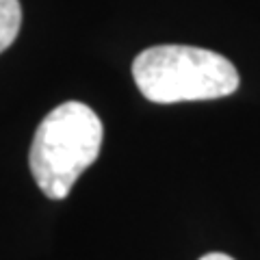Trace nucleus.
Instances as JSON below:
<instances>
[{
	"label": "nucleus",
	"mask_w": 260,
	"mask_h": 260,
	"mask_svg": "<svg viewBox=\"0 0 260 260\" xmlns=\"http://www.w3.org/2000/svg\"><path fill=\"white\" fill-rule=\"evenodd\" d=\"M200 260H234V258L228 256V254H221V251H210V254L202 256Z\"/></svg>",
	"instance_id": "4"
},
{
	"label": "nucleus",
	"mask_w": 260,
	"mask_h": 260,
	"mask_svg": "<svg viewBox=\"0 0 260 260\" xmlns=\"http://www.w3.org/2000/svg\"><path fill=\"white\" fill-rule=\"evenodd\" d=\"M133 78L143 98L156 104L217 100L239 89V72L223 54L195 46L145 48L133 61Z\"/></svg>",
	"instance_id": "1"
},
{
	"label": "nucleus",
	"mask_w": 260,
	"mask_h": 260,
	"mask_svg": "<svg viewBox=\"0 0 260 260\" xmlns=\"http://www.w3.org/2000/svg\"><path fill=\"white\" fill-rule=\"evenodd\" d=\"M102 121L83 102H63L37 126L28 165L42 193L65 200L102 148Z\"/></svg>",
	"instance_id": "2"
},
{
	"label": "nucleus",
	"mask_w": 260,
	"mask_h": 260,
	"mask_svg": "<svg viewBox=\"0 0 260 260\" xmlns=\"http://www.w3.org/2000/svg\"><path fill=\"white\" fill-rule=\"evenodd\" d=\"M22 26L20 0H0V52L9 48Z\"/></svg>",
	"instance_id": "3"
}]
</instances>
